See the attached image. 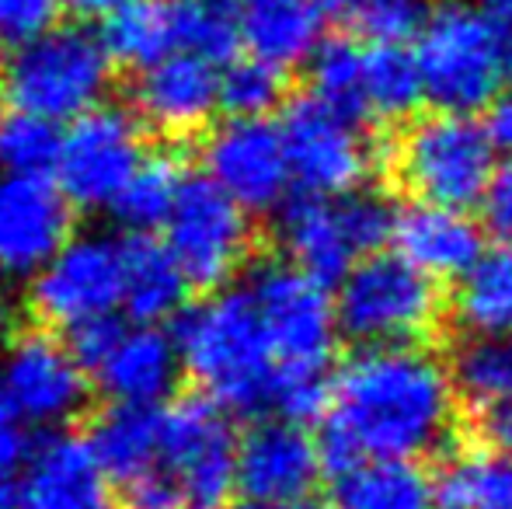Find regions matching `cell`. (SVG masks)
I'll return each instance as SVG.
<instances>
[{"mask_svg": "<svg viewBox=\"0 0 512 509\" xmlns=\"http://www.w3.org/2000/svg\"><path fill=\"white\" fill-rule=\"evenodd\" d=\"M481 217L495 238L512 245V161L495 168L492 182L481 196Z\"/></svg>", "mask_w": 512, "mask_h": 509, "instance_id": "obj_40", "label": "cell"}, {"mask_svg": "<svg viewBox=\"0 0 512 509\" xmlns=\"http://www.w3.org/2000/svg\"><path fill=\"white\" fill-rule=\"evenodd\" d=\"M0 509H25L21 506V485L0 478Z\"/></svg>", "mask_w": 512, "mask_h": 509, "instance_id": "obj_46", "label": "cell"}, {"mask_svg": "<svg viewBox=\"0 0 512 509\" xmlns=\"http://www.w3.org/2000/svg\"><path fill=\"white\" fill-rule=\"evenodd\" d=\"M331 509H439L436 478L418 461L370 457L335 475Z\"/></svg>", "mask_w": 512, "mask_h": 509, "instance_id": "obj_24", "label": "cell"}, {"mask_svg": "<svg viewBox=\"0 0 512 509\" xmlns=\"http://www.w3.org/2000/svg\"><path fill=\"white\" fill-rule=\"evenodd\" d=\"M324 0H237L241 46L279 70L310 63L328 25Z\"/></svg>", "mask_w": 512, "mask_h": 509, "instance_id": "obj_21", "label": "cell"}, {"mask_svg": "<svg viewBox=\"0 0 512 509\" xmlns=\"http://www.w3.org/2000/svg\"><path fill=\"white\" fill-rule=\"evenodd\" d=\"M478 436L488 443V450L512 457V394L478 405Z\"/></svg>", "mask_w": 512, "mask_h": 509, "instance_id": "obj_42", "label": "cell"}, {"mask_svg": "<svg viewBox=\"0 0 512 509\" xmlns=\"http://www.w3.org/2000/svg\"><path fill=\"white\" fill-rule=\"evenodd\" d=\"M485 126H488V136H492L495 150L512 161V91H506V95L488 109Z\"/></svg>", "mask_w": 512, "mask_h": 509, "instance_id": "obj_44", "label": "cell"}, {"mask_svg": "<svg viewBox=\"0 0 512 509\" xmlns=\"http://www.w3.org/2000/svg\"><path fill=\"white\" fill-rule=\"evenodd\" d=\"M279 126L286 136L293 182L307 196H349L363 189L377 164V147L359 119L317 95L297 98Z\"/></svg>", "mask_w": 512, "mask_h": 509, "instance_id": "obj_10", "label": "cell"}, {"mask_svg": "<svg viewBox=\"0 0 512 509\" xmlns=\"http://www.w3.org/2000/svg\"><path fill=\"white\" fill-rule=\"evenodd\" d=\"M283 419L310 422L317 415H328L331 408V381L328 374H290L276 381V398H272Z\"/></svg>", "mask_w": 512, "mask_h": 509, "instance_id": "obj_37", "label": "cell"}, {"mask_svg": "<svg viewBox=\"0 0 512 509\" xmlns=\"http://www.w3.org/2000/svg\"><path fill=\"white\" fill-rule=\"evenodd\" d=\"M279 241L290 262L321 283H342L345 272L366 258L345 196H304L286 203L279 213Z\"/></svg>", "mask_w": 512, "mask_h": 509, "instance_id": "obj_19", "label": "cell"}, {"mask_svg": "<svg viewBox=\"0 0 512 509\" xmlns=\"http://www.w3.org/2000/svg\"><path fill=\"white\" fill-rule=\"evenodd\" d=\"M164 245L178 258L192 290H220L248 262V210L209 175H185L178 203L164 224Z\"/></svg>", "mask_w": 512, "mask_h": 509, "instance_id": "obj_9", "label": "cell"}, {"mask_svg": "<svg viewBox=\"0 0 512 509\" xmlns=\"http://www.w3.org/2000/svg\"><path fill=\"white\" fill-rule=\"evenodd\" d=\"M178 370L185 367L175 335L157 325H136L98 370V384L119 405H161L178 381Z\"/></svg>", "mask_w": 512, "mask_h": 509, "instance_id": "obj_22", "label": "cell"}, {"mask_svg": "<svg viewBox=\"0 0 512 509\" xmlns=\"http://www.w3.org/2000/svg\"><path fill=\"white\" fill-rule=\"evenodd\" d=\"M457 422L453 370L415 346H363L331 381L324 471L342 475L370 457L418 461L439 450Z\"/></svg>", "mask_w": 512, "mask_h": 509, "instance_id": "obj_1", "label": "cell"}, {"mask_svg": "<svg viewBox=\"0 0 512 509\" xmlns=\"http://www.w3.org/2000/svg\"><path fill=\"white\" fill-rule=\"evenodd\" d=\"M338 325L356 346H415L439 321L436 279L405 255L373 252L342 276Z\"/></svg>", "mask_w": 512, "mask_h": 509, "instance_id": "obj_5", "label": "cell"}, {"mask_svg": "<svg viewBox=\"0 0 512 509\" xmlns=\"http://www.w3.org/2000/svg\"><path fill=\"white\" fill-rule=\"evenodd\" d=\"M102 42L115 63L147 70L182 53L175 0H136L102 25Z\"/></svg>", "mask_w": 512, "mask_h": 509, "instance_id": "obj_27", "label": "cell"}, {"mask_svg": "<svg viewBox=\"0 0 512 509\" xmlns=\"http://www.w3.org/2000/svg\"><path fill=\"white\" fill-rule=\"evenodd\" d=\"M28 304L35 318L60 328L112 314L122 307V245L98 234L70 238L60 255L32 276Z\"/></svg>", "mask_w": 512, "mask_h": 509, "instance_id": "obj_12", "label": "cell"}, {"mask_svg": "<svg viewBox=\"0 0 512 509\" xmlns=\"http://www.w3.org/2000/svg\"><path fill=\"white\" fill-rule=\"evenodd\" d=\"M161 464L157 468L175 482L182 509H227L237 492V447L227 419L206 394L178 398L161 408Z\"/></svg>", "mask_w": 512, "mask_h": 509, "instance_id": "obj_8", "label": "cell"}, {"mask_svg": "<svg viewBox=\"0 0 512 509\" xmlns=\"http://www.w3.org/2000/svg\"><path fill=\"white\" fill-rule=\"evenodd\" d=\"M161 419L154 405H112L95 415L88 443L102 461L108 478L133 482L161 464Z\"/></svg>", "mask_w": 512, "mask_h": 509, "instance_id": "obj_25", "label": "cell"}, {"mask_svg": "<svg viewBox=\"0 0 512 509\" xmlns=\"http://www.w3.org/2000/svg\"><path fill=\"white\" fill-rule=\"evenodd\" d=\"M112 63L102 35L81 25H53L35 39L14 42L0 63V98L14 112L56 126L74 123L105 98Z\"/></svg>", "mask_w": 512, "mask_h": 509, "instance_id": "obj_4", "label": "cell"}, {"mask_svg": "<svg viewBox=\"0 0 512 509\" xmlns=\"http://www.w3.org/2000/svg\"><path fill=\"white\" fill-rule=\"evenodd\" d=\"M122 506L126 509H182V496H178L175 482H171L161 468H154V471H147V475L122 485Z\"/></svg>", "mask_w": 512, "mask_h": 509, "instance_id": "obj_41", "label": "cell"}, {"mask_svg": "<svg viewBox=\"0 0 512 509\" xmlns=\"http://www.w3.org/2000/svg\"><path fill=\"white\" fill-rule=\"evenodd\" d=\"M182 53H196L209 63H223L241 46L237 4L227 0H175Z\"/></svg>", "mask_w": 512, "mask_h": 509, "instance_id": "obj_32", "label": "cell"}, {"mask_svg": "<svg viewBox=\"0 0 512 509\" xmlns=\"http://www.w3.org/2000/svg\"><path fill=\"white\" fill-rule=\"evenodd\" d=\"M453 384L474 405L512 394V335H474L453 356Z\"/></svg>", "mask_w": 512, "mask_h": 509, "instance_id": "obj_31", "label": "cell"}, {"mask_svg": "<svg viewBox=\"0 0 512 509\" xmlns=\"http://www.w3.org/2000/svg\"><path fill=\"white\" fill-rule=\"evenodd\" d=\"M143 164L140 126L129 112L98 105L63 133L56 182L77 210H112Z\"/></svg>", "mask_w": 512, "mask_h": 509, "instance_id": "obj_11", "label": "cell"}, {"mask_svg": "<svg viewBox=\"0 0 512 509\" xmlns=\"http://www.w3.org/2000/svg\"><path fill=\"white\" fill-rule=\"evenodd\" d=\"M182 168L171 154H154L143 157V164L136 168V175L126 182V189L119 192V199L112 203V217L126 227L129 234H150L157 227L168 224L171 210L178 203L182 192Z\"/></svg>", "mask_w": 512, "mask_h": 509, "instance_id": "obj_30", "label": "cell"}, {"mask_svg": "<svg viewBox=\"0 0 512 509\" xmlns=\"http://www.w3.org/2000/svg\"><path fill=\"white\" fill-rule=\"evenodd\" d=\"M63 0H0V39L25 42L49 32L60 18Z\"/></svg>", "mask_w": 512, "mask_h": 509, "instance_id": "obj_39", "label": "cell"}, {"mask_svg": "<svg viewBox=\"0 0 512 509\" xmlns=\"http://www.w3.org/2000/svg\"><path fill=\"white\" fill-rule=\"evenodd\" d=\"M495 154L499 150L488 136V126L460 112H436L411 123L401 136L394 168L401 185L422 203L467 210L485 196L495 175Z\"/></svg>", "mask_w": 512, "mask_h": 509, "instance_id": "obj_6", "label": "cell"}, {"mask_svg": "<svg viewBox=\"0 0 512 509\" xmlns=\"http://www.w3.org/2000/svg\"><path fill=\"white\" fill-rule=\"evenodd\" d=\"M25 509H119L112 478L88 436L53 433L32 450L21 471Z\"/></svg>", "mask_w": 512, "mask_h": 509, "instance_id": "obj_17", "label": "cell"}, {"mask_svg": "<svg viewBox=\"0 0 512 509\" xmlns=\"http://www.w3.org/2000/svg\"><path fill=\"white\" fill-rule=\"evenodd\" d=\"M328 14L370 42H405L418 35L425 14L418 0H324Z\"/></svg>", "mask_w": 512, "mask_h": 509, "instance_id": "obj_35", "label": "cell"}, {"mask_svg": "<svg viewBox=\"0 0 512 509\" xmlns=\"http://www.w3.org/2000/svg\"><path fill=\"white\" fill-rule=\"evenodd\" d=\"M129 4H136V0H63V7L74 11L77 18H102V21L126 11Z\"/></svg>", "mask_w": 512, "mask_h": 509, "instance_id": "obj_45", "label": "cell"}, {"mask_svg": "<svg viewBox=\"0 0 512 509\" xmlns=\"http://www.w3.org/2000/svg\"><path fill=\"white\" fill-rule=\"evenodd\" d=\"M248 293L269 332L279 377L328 374L338 342V304L328 283L297 265H262L251 276Z\"/></svg>", "mask_w": 512, "mask_h": 509, "instance_id": "obj_7", "label": "cell"}, {"mask_svg": "<svg viewBox=\"0 0 512 509\" xmlns=\"http://www.w3.org/2000/svg\"><path fill=\"white\" fill-rule=\"evenodd\" d=\"M0 394L28 426H56L81 412L88 377L67 342L46 332H21L0 356Z\"/></svg>", "mask_w": 512, "mask_h": 509, "instance_id": "obj_13", "label": "cell"}, {"mask_svg": "<svg viewBox=\"0 0 512 509\" xmlns=\"http://www.w3.org/2000/svg\"><path fill=\"white\" fill-rule=\"evenodd\" d=\"M25 457V436H21V422L11 412V405L0 394V478H7Z\"/></svg>", "mask_w": 512, "mask_h": 509, "instance_id": "obj_43", "label": "cell"}, {"mask_svg": "<svg viewBox=\"0 0 512 509\" xmlns=\"http://www.w3.org/2000/svg\"><path fill=\"white\" fill-rule=\"evenodd\" d=\"M206 175L248 213H269L293 182L283 126L234 116L206 140Z\"/></svg>", "mask_w": 512, "mask_h": 509, "instance_id": "obj_14", "label": "cell"}, {"mask_svg": "<svg viewBox=\"0 0 512 509\" xmlns=\"http://www.w3.org/2000/svg\"><path fill=\"white\" fill-rule=\"evenodd\" d=\"M63 147V133L56 123L28 112L0 116V168L4 175H49L56 168Z\"/></svg>", "mask_w": 512, "mask_h": 509, "instance_id": "obj_34", "label": "cell"}, {"mask_svg": "<svg viewBox=\"0 0 512 509\" xmlns=\"http://www.w3.org/2000/svg\"><path fill=\"white\" fill-rule=\"evenodd\" d=\"M439 509H512V457L495 450L457 454L436 475Z\"/></svg>", "mask_w": 512, "mask_h": 509, "instance_id": "obj_29", "label": "cell"}, {"mask_svg": "<svg viewBox=\"0 0 512 509\" xmlns=\"http://www.w3.org/2000/svg\"><path fill=\"white\" fill-rule=\"evenodd\" d=\"M324 471L321 443L304 422L269 419L248 429L237 447V492L251 506L304 503Z\"/></svg>", "mask_w": 512, "mask_h": 509, "instance_id": "obj_16", "label": "cell"}, {"mask_svg": "<svg viewBox=\"0 0 512 509\" xmlns=\"http://www.w3.org/2000/svg\"><path fill=\"white\" fill-rule=\"evenodd\" d=\"M251 509H310L307 503H290V506H251Z\"/></svg>", "mask_w": 512, "mask_h": 509, "instance_id": "obj_48", "label": "cell"}, {"mask_svg": "<svg viewBox=\"0 0 512 509\" xmlns=\"http://www.w3.org/2000/svg\"><path fill=\"white\" fill-rule=\"evenodd\" d=\"M74 203L49 175H0V276H39L70 241Z\"/></svg>", "mask_w": 512, "mask_h": 509, "instance_id": "obj_15", "label": "cell"}, {"mask_svg": "<svg viewBox=\"0 0 512 509\" xmlns=\"http://www.w3.org/2000/svg\"><path fill=\"white\" fill-rule=\"evenodd\" d=\"M425 98L439 112L492 109L512 77V28L485 4L443 0L415 35Z\"/></svg>", "mask_w": 512, "mask_h": 509, "instance_id": "obj_3", "label": "cell"}, {"mask_svg": "<svg viewBox=\"0 0 512 509\" xmlns=\"http://www.w3.org/2000/svg\"><path fill=\"white\" fill-rule=\"evenodd\" d=\"M286 70L272 67L265 60H237L220 74V105L230 116L265 119L286 95Z\"/></svg>", "mask_w": 512, "mask_h": 509, "instance_id": "obj_36", "label": "cell"}, {"mask_svg": "<svg viewBox=\"0 0 512 509\" xmlns=\"http://www.w3.org/2000/svg\"><path fill=\"white\" fill-rule=\"evenodd\" d=\"M122 335H126V328H122L112 314H105V318H91V321H81V325L67 328V346L84 370H95L98 374L108 356H112V349L119 346Z\"/></svg>", "mask_w": 512, "mask_h": 509, "instance_id": "obj_38", "label": "cell"}, {"mask_svg": "<svg viewBox=\"0 0 512 509\" xmlns=\"http://www.w3.org/2000/svg\"><path fill=\"white\" fill-rule=\"evenodd\" d=\"M453 311L474 335H512V245L499 241L457 279Z\"/></svg>", "mask_w": 512, "mask_h": 509, "instance_id": "obj_26", "label": "cell"}, {"mask_svg": "<svg viewBox=\"0 0 512 509\" xmlns=\"http://www.w3.org/2000/svg\"><path fill=\"white\" fill-rule=\"evenodd\" d=\"M189 290V279L168 245L150 234L122 241V311L136 325H157L171 314H182Z\"/></svg>", "mask_w": 512, "mask_h": 509, "instance_id": "obj_23", "label": "cell"}, {"mask_svg": "<svg viewBox=\"0 0 512 509\" xmlns=\"http://www.w3.org/2000/svg\"><path fill=\"white\" fill-rule=\"evenodd\" d=\"M481 4H485L488 11L495 14V18L506 21V25L512 28V0H481Z\"/></svg>", "mask_w": 512, "mask_h": 509, "instance_id": "obj_47", "label": "cell"}, {"mask_svg": "<svg viewBox=\"0 0 512 509\" xmlns=\"http://www.w3.org/2000/svg\"><path fill=\"white\" fill-rule=\"evenodd\" d=\"M363 60L366 49L352 39H324L307 63L310 95L363 119Z\"/></svg>", "mask_w": 512, "mask_h": 509, "instance_id": "obj_33", "label": "cell"}, {"mask_svg": "<svg viewBox=\"0 0 512 509\" xmlns=\"http://www.w3.org/2000/svg\"><path fill=\"white\" fill-rule=\"evenodd\" d=\"M394 245L411 265L432 279H460L481 255V227L467 217V210L439 203H411L398 210Z\"/></svg>", "mask_w": 512, "mask_h": 509, "instance_id": "obj_20", "label": "cell"}, {"mask_svg": "<svg viewBox=\"0 0 512 509\" xmlns=\"http://www.w3.org/2000/svg\"><path fill=\"white\" fill-rule=\"evenodd\" d=\"M175 342L182 367L206 398L237 415L272 408L279 363L248 290L213 293L178 314Z\"/></svg>", "mask_w": 512, "mask_h": 509, "instance_id": "obj_2", "label": "cell"}, {"mask_svg": "<svg viewBox=\"0 0 512 509\" xmlns=\"http://www.w3.org/2000/svg\"><path fill=\"white\" fill-rule=\"evenodd\" d=\"M133 105L147 126L168 136H189L213 119L220 105L216 63L196 53H175L154 67L140 70Z\"/></svg>", "mask_w": 512, "mask_h": 509, "instance_id": "obj_18", "label": "cell"}, {"mask_svg": "<svg viewBox=\"0 0 512 509\" xmlns=\"http://www.w3.org/2000/svg\"><path fill=\"white\" fill-rule=\"evenodd\" d=\"M425 102L422 70L401 42H373L363 60V116L398 123Z\"/></svg>", "mask_w": 512, "mask_h": 509, "instance_id": "obj_28", "label": "cell"}]
</instances>
